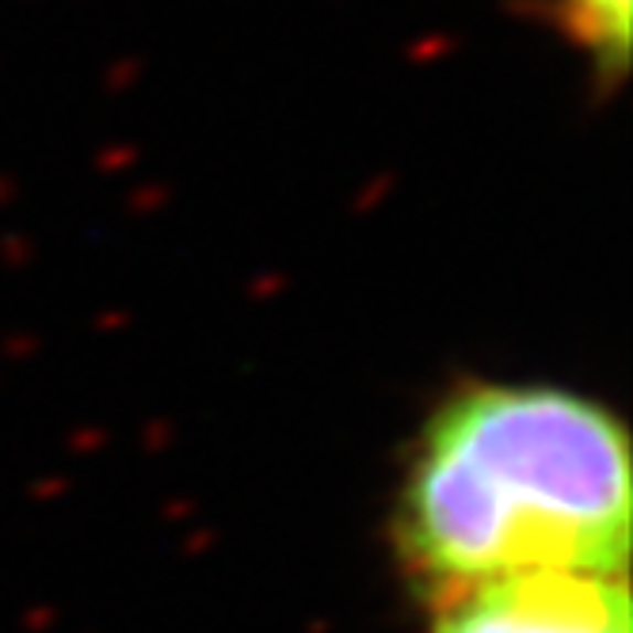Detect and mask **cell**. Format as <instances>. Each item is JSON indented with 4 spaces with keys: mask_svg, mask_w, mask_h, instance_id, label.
I'll use <instances>...</instances> for the list:
<instances>
[{
    "mask_svg": "<svg viewBox=\"0 0 633 633\" xmlns=\"http://www.w3.org/2000/svg\"><path fill=\"white\" fill-rule=\"evenodd\" d=\"M423 591L630 561V443L603 405L557 386H470L428 420L397 504Z\"/></svg>",
    "mask_w": 633,
    "mask_h": 633,
    "instance_id": "obj_1",
    "label": "cell"
},
{
    "mask_svg": "<svg viewBox=\"0 0 633 633\" xmlns=\"http://www.w3.org/2000/svg\"><path fill=\"white\" fill-rule=\"evenodd\" d=\"M431 633H630L626 572H519L431 596Z\"/></svg>",
    "mask_w": 633,
    "mask_h": 633,
    "instance_id": "obj_2",
    "label": "cell"
},
{
    "mask_svg": "<svg viewBox=\"0 0 633 633\" xmlns=\"http://www.w3.org/2000/svg\"><path fill=\"white\" fill-rule=\"evenodd\" d=\"M572 43L599 73L622 77L630 65V0H561Z\"/></svg>",
    "mask_w": 633,
    "mask_h": 633,
    "instance_id": "obj_3",
    "label": "cell"
}]
</instances>
